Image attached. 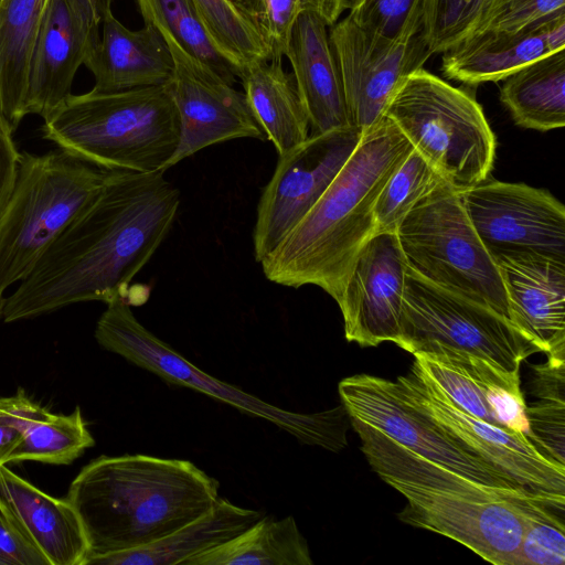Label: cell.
<instances>
[{"instance_id": "6da1fadb", "label": "cell", "mask_w": 565, "mask_h": 565, "mask_svg": "<svg viewBox=\"0 0 565 565\" xmlns=\"http://www.w3.org/2000/svg\"><path fill=\"white\" fill-rule=\"evenodd\" d=\"M163 173L106 171L98 194L6 298L3 321L125 297L124 289L163 242L180 206V191Z\"/></svg>"}, {"instance_id": "7a4b0ae2", "label": "cell", "mask_w": 565, "mask_h": 565, "mask_svg": "<svg viewBox=\"0 0 565 565\" xmlns=\"http://www.w3.org/2000/svg\"><path fill=\"white\" fill-rule=\"evenodd\" d=\"M414 147L383 115L370 126L328 189L260 262L265 277L299 288L315 285L337 302L354 259L374 235V205Z\"/></svg>"}, {"instance_id": "3957f363", "label": "cell", "mask_w": 565, "mask_h": 565, "mask_svg": "<svg viewBox=\"0 0 565 565\" xmlns=\"http://www.w3.org/2000/svg\"><path fill=\"white\" fill-rule=\"evenodd\" d=\"M218 489V481L190 460L100 456L83 467L66 499L82 522L87 558L169 536L205 515L217 502Z\"/></svg>"}, {"instance_id": "277c9868", "label": "cell", "mask_w": 565, "mask_h": 565, "mask_svg": "<svg viewBox=\"0 0 565 565\" xmlns=\"http://www.w3.org/2000/svg\"><path fill=\"white\" fill-rule=\"evenodd\" d=\"M43 119L44 139L105 171L164 172L180 141L166 84L70 94Z\"/></svg>"}, {"instance_id": "5b68a950", "label": "cell", "mask_w": 565, "mask_h": 565, "mask_svg": "<svg viewBox=\"0 0 565 565\" xmlns=\"http://www.w3.org/2000/svg\"><path fill=\"white\" fill-rule=\"evenodd\" d=\"M106 171L56 148L21 152L0 218V294L21 281L66 226L100 191Z\"/></svg>"}, {"instance_id": "8992f818", "label": "cell", "mask_w": 565, "mask_h": 565, "mask_svg": "<svg viewBox=\"0 0 565 565\" xmlns=\"http://www.w3.org/2000/svg\"><path fill=\"white\" fill-rule=\"evenodd\" d=\"M384 115L456 190L489 178L495 137L482 107L467 90L422 67L404 81Z\"/></svg>"}, {"instance_id": "52a82bcc", "label": "cell", "mask_w": 565, "mask_h": 565, "mask_svg": "<svg viewBox=\"0 0 565 565\" xmlns=\"http://www.w3.org/2000/svg\"><path fill=\"white\" fill-rule=\"evenodd\" d=\"M95 339L103 349L166 382L201 392L246 415L265 419L302 444L330 451L347 446L349 416L343 405L312 414L296 413L213 377L143 327L125 297L107 303L96 323Z\"/></svg>"}, {"instance_id": "ba28073f", "label": "cell", "mask_w": 565, "mask_h": 565, "mask_svg": "<svg viewBox=\"0 0 565 565\" xmlns=\"http://www.w3.org/2000/svg\"><path fill=\"white\" fill-rule=\"evenodd\" d=\"M406 264L428 281L509 317L499 269L445 180L422 199L397 227Z\"/></svg>"}, {"instance_id": "9c48e42d", "label": "cell", "mask_w": 565, "mask_h": 565, "mask_svg": "<svg viewBox=\"0 0 565 565\" xmlns=\"http://www.w3.org/2000/svg\"><path fill=\"white\" fill-rule=\"evenodd\" d=\"M397 347L411 354L443 345L510 372L540 350L505 317L439 287L407 266Z\"/></svg>"}, {"instance_id": "30bf717a", "label": "cell", "mask_w": 565, "mask_h": 565, "mask_svg": "<svg viewBox=\"0 0 565 565\" xmlns=\"http://www.w3.org/2000/svg\"><path fill=\"white\" fill-rule=\"evenodd\" d=\"M395 382L414 408L516 487L565 500V465L546 457L526 435L463 412L412 367L409 373L398 376Z\"/></svg>"}, {"instance_id": "8fae6325", "label": "cell", "mask_w": 565, "mask_h": 565, "mask_svg": "<svg viewBox=\"0 0 565 565\" xmlns=\"http://www.w3.org/2000/svg\"><path fill=\"white\" fill-rule=\"evenodd\" d=\"M384 481L408 502L398 513L404 523L447 536L494 565H516L523 532L521 503L526 499L455 492L393 478Z\"/></svg>"}, {"instance_id": "7c38bea8", "label": "cell", "mask_w": 565, "mask_h": 565, "mask_svg": "<svg viewBox=\"0 0 565 565\" xmlns=\"http://www.w3.org/2000/svg\"><path fill=\"white\" fill-rule=\"evenodd\" d=\"M362 137L354 127L311 134L278 154L257 204L254 256L260 263L309 212L350 158Z\"/></svg>"}, {"instance_id": "4fadbf2b", "label": "cell", "mask_w": 565, "mask_h": 565, "mask_svg": "<svg viewBox=\"0 0 565 565\" xmlns=\"http://www.w3.org/2000/svg\"><path fill=\"white\" fill-rule=\"evenodd\" d=\"M338 387L349 417L383 433L406 449L445 465L477 482L504 490H525L465 450L414 408L395 381L356 374L341 380Z\"/></svg>"}, {"instance_id": "5bb4252c", "label": "cell", "mask_w": 565, "mask_h": 565, "mask_svg": "<svg viewBox=\"0 0 565 565\" xmlns=\"http://www.w3.org/2000/svg\"><path fill=\"white\" fill-rule=\"evenodd\" d=\"M488 179L459 195L489 254L537 253L565 260L563 203L543 189Z\"/></svg>"}, {"instance_id": "9a60e30c", "label": "cell", "mask_w": 565, "mask_h": 565, "mask_svg": "<svg viewBox=\"0 0 565 565\" xmlns=\"http://www.w3.org/2000/svg\"><path fill=\"white\" fill-rule=\"evenodd\" d=\"M350 124L362 134L377 121L404 81L433 55L420 32L391 41L359 26L349 15L330 26Z\"/></svg>"}, {"instance_id": "2e32d148", "label": "cell", "mask_w": 565, "mask_h": 565, "mask_svg": "<svg viewBox=\"0 0 565 565\" xmlns=\"http://www.w3.org/2000/svg\"><path fill=\"white\" fill-rule=\"evenodd\" d=\"M161 35L173 61V73L166 86L180 120L179 146L168 168L218 142L238 138L265 140L244 93L171 36Z\"/></svg>"}, {"instance_id": "e0dca14e", "label": "cell", "mask_w": 565, "mask_h": 565, "mask_svg": "<svg viewBox=\"0 0 565 565\" xmlns=\"http://www.w3.org/2000/svg\"><path fill=\"white\" fill-rule=\"evenodd\" d=\"M406 269L395 233L374 234L362 246L337 302L349 342L376 347L396 341Z\"/></svg>"}, {"instance_id": "ac0fdd59", "label": "cell", "mask_w": 565, "mask_h": 565, "mask_svg": "<svg viewBox=\"0 0 565 565\" xmlns=\"http://www.w3.org/2000/svg\"><path fill=\"white\" fill-rule=\"evenodd\" d=\"M413 355L412 369L437 386L457 407L529 437L520 371L510 372L481 356L443 345H433Z\"/></svg>"}, {"instance_id": "d6986e66", "label": "cell", "mask_w": 565, "mask_h": 565, "mask_svg": "<svg viewBox=\"0 0 565 565\" xmlns=\"http://www.w3.org/2000/svg\"><path fill=\"white\" fill-rule=\"evenodd\" d=\"M492 258L510 321L548 359L565 360V260L537 253Z\"/></svg>"}, {"instance_id": "ffe728a7", "label": "cell", "mask_w": 565, "mask_h": 565, "mask_svg": "<svg viewBox=\"0 0 565 565\" xmlns=\"http://www.w3.org/2000/svg\"><path fill=\"white\" fill-rule=\"evenodd\" d=\"M99 39L72 0H50L29 67L25 113L45 117L67 95L78 67Z\"/></svg>"}, {"instance_id": "44dd1931", "label": "cell", "mask_w": 565, "mask_h": 565, "mask_svg": "<svg viewBox=\"0 0 565 565\" xmlns=\"http://www.w3.org/2000/svg\"><path fill=\"white\" fill-rule=\"evenodd\" d=\"M0 512L50 565H84L88 544L72 503L45 493L6 465L0 467Z\"/></svg>"}, {"instance_id": "7402d4cb", "label": "cell", "mask_w": 565, "mask_h": 565, "mask_svg": "<svg viewBox=\"0 0 565 565\" xmlns=\"http://www.w3.org/2000/svg\"><path fill=\"white\" fill-rule=\"evenodd\" d=\"M285 55L290 62L311 134L351 127L328 24L315 13H301L292 26Z\"/></svg>"}, {"instance_id": "603a6c76", "label": "cell", "mask_w": 565, "mask_h": 565, "mask_svg": "<svg viewBox=\"0 0 565 565\" xmlns=\"http://www.w3.org/2000/svg\"><path fill=\"white\" fill-rule=\"evenodd\" d=\"M99 39L84 65L95 78L96 92H119L167 84L173 61L160 32L150 24L130 30L113 12L103 20Z\"/></svg>"}, {"instance_id": "cb8c5ba5", "label": "cell", "mask_w": 565, "mask_h": 565, "mask_svg": "<svg viewBox=\"0 0 565 565\" xmlns=\"http://www.w3.org/2000/svg\"><path fill=\"white\" fill-rule=\"evenodd\" d=\"M541 21L515 32L483 30L466 38L441 53L444 75L472 86L503 81L551 54L542 38Z\"/></svg>"}, {"instance_id": "d4e9b609", "label": "cell", "mask_w": 565, "mask_h": 565, "mask_svg": "<svg viewBox=\"0 0 565 565\" xmlns=\"http://www.w3.org/2000/svg\"><path fill=\"white\" fill-rule=\"evenodd\" d=\"M260 511L242 508L224 498L200 519L141 548L89 556L84 565H184L236 536L259 520Z\"/></svg>"}, {"instance_id": "484cf974", "label": "cell", "mask_w": 565, "mask_h": 565, "mask_svg": "<svg viewBox=\"0 0 565 565\" xmlns=\"http://www.w3.org/2000/svg\"><path fill=\"white\" fill-rule=\"evenodd\" d=\"M247 104L278 154L310 136L309 118L292 74L281 61L263 60L245 65L239 75Z\"/></svg>"}, {"instance_id": "4316f807", "label": "cell", "mask_w": 565, "mask_h": 565, "mask_svg": "<svg viewBox=\"0 0 565 565\" xmlns=\"http://www.w3.org/2000/svg\"><path fill=\"white\" fill-rule=\"evenodd\" d=\"M49 1H0V115L13 130L26 116L30 60Z\"/></svg>"}, {"instance_id": "83f0119b", "label": "cell", "mask_w": 565, "mask_h": 565, "mask_svg": "<svg viewBox=\"0 0 565 565\" xmlns=\"http://www.w3.org/2000/svg\"><path fill=\"white\" fill-rule=\"evenodd\" d=\"M500 100L523 128L565 126V50L542 56L503 79Z\"/></svg>"}, {"instance_id": "f1b7e54d", "label": "cell", "mask_w": 565, "mask_h": 565, "mask_svg": "<svg viewBox=\"0 0 565 565\" xmlns=\"http://www.w3.org/2000/svg\"><path fill=\"white\" fill-rule=\"evenodd\" d=\"M307 540L296 520L263 515L227 542L184 565H312Z\"/></svg>"}, {"instance_id": "f546056e", "label": "cell", "mask_w": 565, "mask_h": 565, "mask_svg": "<svg viewBox=\"0 0 565 565\" xmlns=\"http://www.w3.org/2000/svg\"><path fill=\"white\" fill-rule=\"evenodd\" d=\"M145 24L171 36L230 84L241 71L218 49L193 0H135Z\"/></svg>"}, {"instance_id": "4dcf8cb0", "label": "cell", "mask_w": 565, "mask_h": 565, "mask_svg": "<svg viewBox=\"0 0 565 565\" xmlns=\"http://www.w3.org/2000/svg\"><path fill=\"white\" fill-rule=\"evenodd\" d=\"M94 445L79 406L68 415L52 414L43 407L24 430L8 462L70 465Z\"/></svg>"}, {"instance_id": "1f68e13d", "label": "cell", "mask_w": 565, "mask_h": 565, "mask_svg": "<svg viewBox=\"0 0 565 565\" xmlns=\"http://www.w3.org/2000/svg\"><path fill=\"white\" fill-rule=\"evenodd\" d=\"M216 45L239 68L269 60L256 12L241 0H193ZM239 78V77H238Z\"/></svg>"}, {"instance_id": "d6a6232c", "label": "cell", "mask_w": 565, "mask_h": 565, "mask_svg": "<svg viewBox=\"0 0 565 565\" xmlns=\"http://www.w3.org/2000/svg\"><path fill=\"white\" fill-rule=\"evenodd\" d=\"M443 180L414 149L390 177L376 199L374 234L395 233L407 213Z\"/></svg>"}, {"instance_id": "836d02e7", "label": "cell", "mask_w": 565, "mask_h": 565, "mask_svg": "<svg viewBox=\"0 0 565 565\" xmlns=\"http://www.w3.org/2000/svg\"><path fill=\"white\" fill-rule=\"evenodd\" d=\"M564 509L544 498H531L521 503L522 539L516 565H563L565 563L564 522L548 508Z\"/></svg>"}, {"instance_id": "e575fe53", "label": "cell", "mask_w": 565, "mask_h": 565, "mask_svg": "<svg viewBox=\"0 0 565 565\" xmlns=\"http://www.w3.org/2000/svg\"><path fill=\"white\" fill-rule=\"evenodd\" d=\"M494 0H425L420 34L433 54L476 33Z\"/></svg>"}, {"instance_id": "d590c367", "label": "cell", "mask_w": 565, "mask_h": 565, "mask_svg": "<svg viewBox=\"0 0 565 565\" xmlns=\"http://www.w3.org/2000/svg\"><path fill=\"white\" fill-rule=\"evenodd\" d=\"M269 47V60L281 61L292 26L303 12L319 15L328 26L338 22L348 0H250Z\"/></svg>"}, {"instance_id": "8d00e7d4", "label": "cell", "mask_w": 565, "mask_h": 565, "mask_svg": "<svg viewBox=\"0 0 565 565\" xmlns=\"http://www.w3.org/2000/svg\"><path fill=\"white\" fill-rule=\"evenodd\" d=\"M424 4L425 0H360L348 15L377 36L404 41L420 32Z\"/></svg>"}, {"instance_id": "74e56055", "label": "cell", "mask_w": 565, "mask_h": 565, "mask_svg": "<svg viewBox=\"0 0 565 565\" xmlns=\"http://www.w3.org/2000/svg\"><path fill=\"white\" fill-rule=\"evenodd\" d=\"M561 11L565 0H494L477 32H515Z\"/></svg>"}, {"instance_id": "f35d334b", "label": "cell", "mask_w": 565, "mask_h": 565, "mask_svg": "<svg viewBox=\"0 0 565 565\" xmlns=\"http://www.w3.org/2000/svg\"><path fill=\"white\" fill-rule=\"evenodd\" d=\"M530 440L546 457L565 465L564 424L565 402L541 399L525 407Z\"/></svg>"}, {"instance_id": "ab89813d", "label": "cell", "mask_w": 565, "mask_h": 565, "mask_svg": "<svg viewBox=\"0 0 565 565\" xmlns=\"http://www.w3.org/2000/svg\"><path fill=\"white\" fill-rule=\"evenodd\" d=\"M42 409L23 390L13 396L0 397V467L8 463L24 430Z\"/></svg>"}, {"instance_id": "60d3db41", "label": "cell", "mask_w": 565, "mask_h": 565, "mask_svg": "<svg viewBox=\"0 0 565 565\" xmlns=\"http://www.w3.org/2000/svg\"><path fill=\"white\" fill-rule=\"evenodd\" d=\"M0 565H50L43 554L1 512Z\"/></svg>"}, {"instance_id": "b9f144b4", "label": "cell", "mask_w": 565, "mask_h": 565, "mask_svg": "<svg viewBox=\"0 0 565 565\" xmlns=\"http://www.w3.org/2000/svg\"><path fill=\"white\" fill-rule=\"evenodd\" d=\"M13 129L0 118V218L14 189L21 152L13 140Z\"/></svg>"}, {"instance_id": "7bdbcfd3", "label": "cell", "mask_w": 565, "mask_h": 565, "mask_svg": "<svg viewBox=\"0 0 565 565\" xmlns=\"http://www.w3.org/2000/svg\"><path fill=\"white\" fill-rule=\"evenodd\" d=\"M531 392L540 399L563 401L565 390V360L548 359L532 364Z\"/></svg>"}, {"instance_id": "ee69618b", "label": "cell", "mask_w": 565, "mask_h": 565, "mask_svg": "<svg viewBox=\"0 0 565 565\" xmlns=\"http://www.w3.org/2000/svg\"><path fill=\"white\" fill-rule=\"evenodd\" d=\"M541 33L548 53L565 50V11L543 19Z\"/></svg>"}, {"instance_id": "f6af8a7d", "label": "cell", "mask_w": 565, "mask_h": 565, "mask_svg": "<svg viewBox=\"0 0 565 565\" xmlns=\"http://www.w3.org/2000/svg\"><path fill=\"white\" fill-rule=\"evenodd\" d=\"M79 12L95 28H100L105 17L111 12L113 0H72Z\"/></svg>"}, {"instance_id": "bcb514c9", "label": "cell", "mask_w": 565, "mask_h": 565, "mask_svg": "<svg viewBox=\"0 0 565 565\" xmlns=\"http://www.w3.org/2000/svg\"><path fill=\"white\" fill-rule=\"evenodd\" d=\"M4 303H6V298L3 297V294H0V319H2V316H3Z\"/></svg>"}, {"instance_id": "7dc6e473", "label": "cell", "mask_w": 565, "mask_h": 565, "mask_svg": "<svg viewBox=\"0 0 565 565\" xmlns=\"http://www.w3.org/2000/svg\"><path fill=\"white\" fill-rule=\"evenodd\" d=\"M349 1V9L355 6L360 0H348Z\"/></svg>"}, {"instance_id": "c3c4849f", "label": "cell", "mask_w": 565, "mask_h": 565, "mask_svg": "<svg viewBox=\"0 0 565 565\" xmlns=\"http://www.w3.org/2000/svg\"><path fill=\"white\" fill-rule=\"evenodd\" d=\"M0 118H1V115H0ZM3 118V117H2Z\"/></svg>"}, {"instance_id": "681fc988", "label": "cell", "mask_w": 565, "mask_h": 565, "mask_svg": "<svg viewBox=\"0 0 565 565\" xmlns=\"http://www.w3.org/2000/svg\"><path fill=\"white\" fill-rule=\"evenodd\" d=\"M1 1V0H0Z\"/></svg>"}]
</instances>
